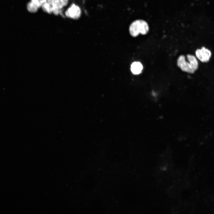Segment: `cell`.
<instances>
[{"instance_id":"obj_3","label":"cell","mask_w":214,"mask_h":214,"mask_svg":"<svg viewBox=\"0 0 214 214\" xmlns=\"http://www.w3.org/2000/svg\"><path fill=\"white\" fill-rule=\"evenodd\" d=\"M211 51L205 47L197 49L195 51L196 58L202 62H208L211 56Z\"/></svg>"},{"instance_id":"obj_2","label":"cell","mask_w":214,"mask_h":214,"mask_svg":"<svg viewBox=\"0 0 214 214\" xmlns=\"http://www.w3.org/2000/svg\"><path fill=\"white\" fill-rule=\"evenodd\" d=\"M130 33L133 37L138 36L139 34L145 35L149 30L147 23L142 20H137L133 22L130 25L129 29Z\"/></svg>"},{"instance_id":"obj_6","label":"cell","mask_w":214,"mask_h":214,"mask_svg":"<svg viewBox=\"0 0 214 214\" xmlns=\"http://www.w3.org/2000/svg\"><path fill=\"white\" fill-rule=\"evenodd\" d=\"M143 68V66L140 62H134L131 65L130 70L133 74L138 75L142 73Z\"/></svg>"},{"instance_id":"obj_1","label":"cell","mask_w":214,"mask_h":214,"mask_svg":"<svg viewBox=\"0 0 214 214\" xmlns=\"http://www.w3.org/2000/svg\"><path fill=\"white\" fill-rule=\"evenodd\" d=\"M186 57L187 60L184 55L180 56L177 60V66L183 72L193 73L198 68V61L193 55L187 54Z\"/></svg>"},{"instance_id":"obj_4","label":"cell","mask_w":214,"mask_h":214,"mask_svg":"<svg viewBox=\"0 0 214 214\" xmlns=\"http://www.w3.org/2000/svg\"><path fill=\"white\" fill-rule=\"evenodd\" d=\"M47 2L52 6V12L57 15L59 10L67 4L68 0H47Z\"/></svg>"},{"instance_id":"obj_5","label":"cell","mask_w":214,"mask_h":214,"mask_svg":"<svg viewBox=\"0 0 214 214\" xmlns=\"http://www.w3.org/2000/svg\"><path fill=\"white\" fill-rule=\"evenodd\" d=\"M67 17L74 19H78L81 15V9L78 6L73 4L66 12Z\"/></svg>"}]
</instances>
